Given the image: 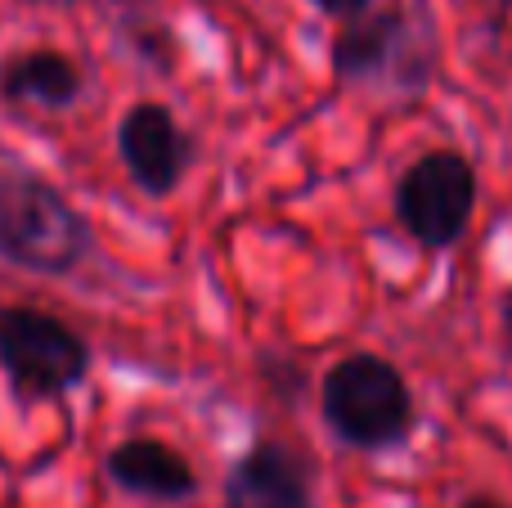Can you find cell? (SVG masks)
Masks as SVG:
<instances>
[{
  "label": "cell",
  "mask_w": 512,
  "mask_h": 508,
  "mask_svg": "<svg viewBox=\"0 0 512 508\" xmlns=\"http://www.w3.org/2000/svg\"><path fill=\"white\" fill-rule=\"evenodd\" d=\"M95 248L90 221L36 171L0 180V257L32 275H68Z\"/></svg>",
  "instance_id": "6da1fadb"
},
{
  "label": "cell",
  "mask_w": 512,
  "mask_h": 508,
  "mask_svg": "<svg viewBox=\"0 0 512 508\" xmlns=\"http://www.w3.org/2000/svg\"><path fill=\"white\" fill-rule=\"evenodd\" d=\"M319 410L333 437L355 450L400 446L414 428V396L405 374L373 351L342 356L328 369L319 387Z\"/></svg>",
  "instance_id": "7a4b0ae2"
},
{
  "label": "cell",
  "mask_w": 512,
  "mask_h": 508,
  "mask_svg": "<svg viewBox=\"0 0 512 508\" xmlns=\"http://www.w3.org/2000/svg\"><path fill=\"white\" fill-rule=\"evenodd\" d=\"M436 41L427 14H409L405 5L364 9L346 18L333 36V72L342 81H405L409 90H423L432 77Z\"/></svg>",
  "instance_id": "3957f363"
},
{
  "label": "cell",
  "mask_w": 512,
  "mask_h": 508,
  "mask_svg": "<svg viewBox=\"0 0 512 508\" xmlns=\"http://www.w3.org/2000/svg\"><path fill=\"white\" fill-rule=\"evenodd\" d=\"M0 369L18 401H45L86 378L90 347L59 315L36 306H0Z\"/></svg>",
  "instance_id": "277c9868"
},
{
  "label": "cell",
  "mask_w": 512,
  "mask_h": 508,
  "mask_svg": "<svg viewBox=\"0 0 512 508\" xmlns=\"http://www.w3.org/2000/svg\"><path fill=\"white\" fill-rule=\"evenodd\" d=\"M477 212V171L463 153L432 149L396 180V221L427 252H445L468 234Z\"/></svg>",
  "instance_id": "5b68a950"
},
{
  "label": "cell",
  "mask_w": 512,
  "mask_h": 508,
  "mask_svg": "<svg viewBox=\"0 0 512 508\" xmlns=\"http://www.w3.org/2000/svg\"><path fill=\"white\" fill-rule=\"evenodd\" d=\"M117 153L126 162V176L144 189V194L162 198L185 180L189 162H194V140L185 135V126L176 122L167 104L144 99L131 104L117 126Z\"/></svg>",
  "instance_id": "8992f818"
},
{
  "label": "cell",
  "mask_w": 512,
  "mask_h": 508,
  "mask_svg": "<svg viewBox=\"0 0 512 508\" xmlns=\"http://www.w3.org/2000/svg\"><path fill=\"white\" fill-rule=\"evenodd\" d=\"M108 477H113L122 491L144 495V500L158 504H180L198 495V477L189 468V459L180 450H171L167 441L153 437H131L108 455Z\"/></svg>",
  "instance_id": "52a82bcc"
},
{
  "label": "cell",
  "mask_w": 512,
  "mask_h": 508,
  "mask_svg": "<svg viewBox=\"0 0 512 508\" xmlns=\"http://www.w3.org/2000/svg\"><path fill=\"white\" fill-rule=\"evenodd\" d=\"M225 508H310V486L283 446H252L225 477Z\"/></svg>",
  "instance_id": "ba28073f"
},
{
  "label": "cell",
  "mask_w": 512,
  "mask_h": 508,
  "mask_svg": "<svg viewBox=\"0 0 512 508\" xmlns=\"http://www.w3.org/2000/svg\"><path fill=\"white\" fill-rule=\"evenodd\" d=\"M0 95L14 104L68 108L81 95V68L59 50H23L0 63Z\"/></svg>",
  "instance_id": "9c48e42d"
},
{
  "label": "cell",
  "mask_w": 512,
  "mask_h": 508,
  "mask_svg": "<svg viewBox=\"0 0 512 508\" xmlns=\"http://www.w3.org/2000/svg\"><path fill=\"white\" fill-rule=\"evenodd\" d=\"M310 5H319L324 14H333V18H355V14L369 9V0H310Z\"/></svg>",
  "instance_id": "30bf717a"
},
{
  "label": "cell",
  "mask_w": 512,
  "mask_h": 508,
  "mask_svg": "<svg viewBox=\"0 0 512 508\" xmlns=\"http://www.w3.org/2000/svg\"><path fill=\"white\" fill-rule=\"evenodd\" d=\"M499 329H504V342H508V351H512V288L499 293Z\"/></svg>",
  "instance_id": "8fae6325"
},
{
  "label": "cell",
  "mask_w": 512,
  "mask_h": 508,
  "mask_svg": "<svg viewBox=\"0 0 512 508\" xmlns=\"http://www.w3.org/2000/svg\"><path fill=\"white\" fill-rule=\"evenodd\" d=\"M459 508H508V504L499 500V495H486V491H481V495H468V500H463Z\"/></svg>",
  "instance_id": "7c38bea8"
},
{
  "label": "cell",
  "mask_w": 512,
  "mask_h": 508,
  "mask_svg": "<svg viewBox=\"0 0 512 508\" xmlns=\"http://www.w3.org/2000/svg\"><path fill=\"white\" fill-rule=\"evenodd\" d=\"M32 5H59V0H32Z\"/></svg>",
  "instance_id": "4fadbf2b"
}]
</instances>
